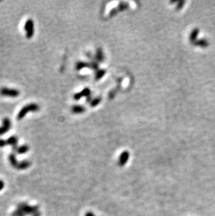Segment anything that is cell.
I'll return each instance as SVG.
<instances>
[{
	"mask_svg": "<svg viewBox=\"0 0 215 216\" xmlns=\"http://www.w3.org/2000/svg\"><path fill=\"white\" fill-rule=\"evenodd\" d=\"M39 110H40V106H39V104L35 103L27 104V105L23 106L20 109V111H19L18 116H17V120H21L29 112H36V111H39Z\"/></svg>",
	"mask_w": 215,
	"mask_h": 216,
	"instance_id": "1",
	"label": "cell"
},
{
	"mask_svg": "<svg viewBox=\"0 0 215 216\" xmlns=\"http://www.w3.org/2000/svg\"><path fill=\"white\" fill-rule=\"evenodd\" d=\"M20 91L16 88H0V95L7 97L16 98L20 95Z\"/></svg>",
	"mask_w": 215,
	"mask_h": 216,
	"instance_id": "2",
	"label": "cell"
},
{
	"mask_svg": "<svg viewBox=\"0 0 215 216\" xmlns=\"http://www.w3.org/2000/svg\"><path fill=\"white\" fill-rule=\"evenodd\" d=\"M24 29L26 32V37L32 39L34 34V23L32 19H28L24 25Z\"/></svg>",
	"mask_w": 215,
	"mask_h": 216,
	"instance_id": "3",
	"label": "cell"
},
{
	"mask_svg": "<svg viewBox=\"0 0 215 216\" xmlns=\"http://www.w3.org/2000/svg\"><path fill=\"white\" fill-rule=\"evenodd\" d=\"M11 127V121L9 118H4L2 120V125L0 127V136L4 135V134L10 130Z\"/></svg>",
	"mask_w": 215,
	"mask_h": 216,
	"instance_id": "4",
	"label": "cell"
},
{
	"mask_svg": "<svg viewBox=\"0 0 215 216\" xmlns=\"http://www.w3.org/2000/svg\"><path fill=\"white\" fill-rule=\"evenodd\" d=\"M6 143L9 145H11L14 148H16L17 143H18V138L15 136H12L7 139Z\"/></svg>",
	"mask_w": 215,
	"mask_h": 216,
	"instance_id": "5",
	"label": "cell"
},
{
	"mask_svg": "<svg viewBox=\"0 0 215 216\" xmlns=\"http://www.w3.org/2000/svg\"><path fill=\"white\" fill-rule=\"evenodd\" d=\"M29 150V147L27 145H23L18 148V153L20 154H23L27 153Z\"/></svg>",
	"mask_w": 215,
	"mask_h": 216,
	"instance_id": "6",
	"label": "cell"
},
{
	"mask_svg": "<svg viewBox=\"0 0 215 216\" xmlns=\"http://www.w3.org/2000/svg\"><path fill=\"white\" fill-rule=\"evenodd\" d=\"M7 144L6 141H5L4 139H0V147H4Z\"/></svg>",
	"mask_w": 215,
	"mask_h": 216,
	"instance_id": "7",
	"label": "cell"
}]
</instances>
